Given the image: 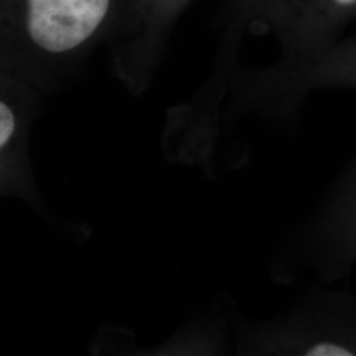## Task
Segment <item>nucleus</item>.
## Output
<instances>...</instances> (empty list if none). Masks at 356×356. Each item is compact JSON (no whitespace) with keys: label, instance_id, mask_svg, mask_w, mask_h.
I'll return each mask as SVG.
<instances>
[{"label":"nucleus","instance_id":"2","mask_svg":"<svg viewBox=\"0 0 356 356\" xmlns=\"http://www.w3.org/2000/svg\"><path fill=\"white\" fill-rule=\"evenodd\" d=\"M126 0H0V53L37 86H58L111 43Z\"/></svg>","mask_w":356,"mask_h":356},{"label":"nucleus","instance_id":"7","mask_svg":"<svg viewBox=\"0 0 356 356\" xmlns=\"http://www.w3.org/2000/svg\"><path fill=\"white\" fill-rule=\"evenodd\" d=\"M22 131V109L17 111L8 99L0 97V155L6 152Z\"/></svg>","mask_w":356,"mask_h":356},{"label":"nucleus","instance_id":"6","mask_svg":"<svg viewBox=\"0 0 356 356\" xmlns=\"http://www.w3.org/2000/svg\"><path fill=\"white\" fill-rule=\"evenodd\" d=\"M323 89L356 91V35L338 40L330 50L289 79L267 106L264 115L287 118L296 114L310 92Z\"/></svg>","mask_w":356,"mask_h":356},{"label":"nucleus","instance_id":"5","mask_svg":"<svg viewBox=\"0 0 356 356\" xmlns=\"http://www.w3.org/2000/svg\"><path fill=\"white\" fill-rule=\"evenodd\" d=\"M307 262L325 280L356 266V154L330 185L304 233Z\"/></svg>","mask_w":356,"mask_h":356},{"label":"nucleus","instance_id":"4","mask_svg":"<svg viewBox=\"0 0 356 356\" xmlns=\"http://www.w3.org/2000/svg\"><path fill=\"white\" fill-rule=\"evenodd\" d=\"M193 0H126L111 56L114 71L129 88L142 89L162 60L168 38Z\"/></svg>","mask_w":356,"mask_h":356},{"label":"nucleus","instance_id":"1","mask_svg":"<svg viewBox=\"0 0 356 356\" xmlns=\"http://www.w3.org/2000/svg\"><path fill=\"white\" fill-rule=\"evenodd\" d=\"M356 19V0H228L220 53L193 122L220 131L222 113L264 114L280 88L330 50Z\"/></svg>","mask_w":356,"mask_h":356},{"label":"nucleus","instance_id":"3","mask_svg":"<svg viewBox=\"0 0 356 356\" xmlns=\"http://www.w3.org/2000/svg\"><path fill=\"white\" fill-rule=\"evenodd\" d=\"M243 350L259 355L356 356V297L322 292L243 337Z\"/></svg>","mask_w":356,"mask_h":356}]
</instances>
